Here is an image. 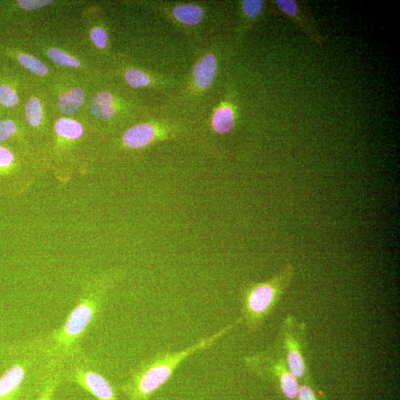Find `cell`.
<instances>
[{
  "label": "cell",
  "instance_id": "obj_1",
  "mask_svg": "<svg viewBox=\"0 0 400 400\" xmlns=\"http://www.w3.org/2000/svg\"><path fill=\"white\" fill-rule=\"evenodd\" d=\"M121 276V271L111 269L89 279L61 326L24 342L39 356L49 374L63 372L71 359L85 352L84 339L101 318L110 293Z\"/></svg>",
  "mask_w": 400,
  "mask_h": 400
},
{
  "label": "cell",
  "instance_id": "obj_2",
  "mask_svg": "<svg viewBox=\"0 0 400 400\" xmlns=\"http://www.w3.org/2000/svg\"><path fill=\"white\" fill-rule=\"evenodd\" d=\"M22 35L31 51L58 71L74 72L91 79L104 73L80 34L65 26H39L25 29Z\"/></svg>",
  "mask_w": 400,
  "mask_h": 400
},
{
  "label": "cell",
  "instance_id": "obj_3",
  "mask_svg": "<svg viewBox=\"0 0 400 400\" xmlns=\"http://www.w3.org/2000/svg\"><path fill=\"white\" fill-rule=\"evenodd\" d=\"M239 325H241V321L239 317L232 324L183 350L163 351L146 358L131 369L129 378L119 386V391L127 400H150L160 388L167 384L184 360L211 348L219 339Z\"/></svg>",
  "mask_w": 400,
  "mask_h": 400
},
{
  "label": "cell",
  "instance_id": "obj_4",
  "mask_svg": "<svg viewBox=\"0 0 400 400\" xmlns=\"http://www.w3.org/2000/svg\"><path fill=\"white\" fill-rule=\"evenodd\" d=\"M144 114L135 93L104 73L94 80L84 117L104 136L138 122Z\"/></svg>",
  "mask_w": 400,
  "mask_h": 400
},
{
  "label": "cell",
  "instance_id": "obj_5",
  "mask_svg": "<svg viewBox=\"0 0 400 400\" xmlns=\"http://www.w3.org/2000/svg\"><path fill=\"white\" fill-rule=\"evenodd\" d=\"M295 274L293 264L264 282H249L239 292L240 321L249 334L261 329L290 288Z\"/></svg>",
  "mask_w": 400,
  "mask_h": 400
},
{
  "label": "cell",
  "instance_id": "obj_6",
  "mask_svg": "<svg viewBox=\"0 0 400 400\" xmlns=\"http://www.w3.org/2000/svg\"><path fill=\"white\" fill-rule=\"evenodd\" d=\"M51 376L39 356L21 342V351L0 375V400H32Z\"/></svg>",
  "mask_w": 400,
  "mask_h": 400
},
{
  "label": "cell",
  "instance_id": "obj_7",
  "mask_svg": "<svg viewBox=\"0 0 400 400\" xmlns=\"http://www.w3.org/2000/svg\"><path fill=\"white\" fill-rule=\"evenodd\" d=\"M271 346L284 359L299 383L311 382L307 326L304 322L293 314H286Z\"/></svg>",
  "mask_w": 400,
  "mask_h": 400
},
{
  "label": "cell",
  "instance_id": "obj_8",
  "mask_svg": "<svg viewBox=\"0 0 400 400\" xmlns=\"http://www.w3.org/2000/svg\"><path fill=\"white\" fill-rule=\"evenodd\" d=\"M94 80L74 72L57 70L46 85L55 116H84Z\"/></svg>",
  "mask_w": 400,
  "mask_h": 400
},
{
  "label": "cell",
  "instance_id": "obj_9",
  "mask_svg": "<svg viewBox=\"0 0 400 400\" xmlns=\"http://www.w3.org/2000/svg\"><path fill=\"white\" fill-rule=\"evenodd\" d=\"M96 131L84 117L56 116L49 141L43 151L44 157L54 162L71 161L81 151L88 139ZM102 136V135H101Z\"/></svg>",
  "mask_w": 400,
  "mask_h": 400
},
{
  "label": "cell",
  "instance_id": "obj_10",
  "mask_svg": "<svg viewBox=\"0 0 400 400\" xmlns=\"http://www.w3.org/2000/svg\"><path fill=\"white\" fill-rule=\"evenodd\" d=\"M20 116L30 143L32 139V146L34 140L43 142L44 150L49 141L56 117L46 84L33 80L26 94Z\"/></svg>",
  "mask_w": 400,
  "mask_h": 400
},
{
  "label": "cell",
  "instance_id": "obj_11",
  "mask_svg": "<svg viewBox=\"0 0 400 400\" xmlns=\"http://www.w3.org/2000/svg\"><path fill=\"white\" fill-rule=\"evenodd\" d=\"M244 364L249 371L274 384L286 399H297L299 383L284 359L271 346L263 351L245 356Z\"/></svg>",
  "mask_w": 400,
  "mask_h": 400
},
{
  "label": "cell",
  "instance_id": "obj_12",
  "mask_svg": "<svg viewBox=\"0 0 400 400\" xmlns=\"http://www.w3.org/2000/svg\"><path fill=\"white\" fill-rule=\"evenodd\" d=\"M62 376L65 381L83 389L97 400H119L111 383L85 352L70 360Z\"/></svg>",
  "mask_w": 400,
  "mask_h": 400
},
{
  "label": "cell",
  "instance_id": "obj_13",
  "mask_svg": "<svg viewBox=\"0 0 400 400\" xmlns=\"http://www.w3.org/2000/svg\"><path fill=\"white\" fill-rule=\"evenodd\" d=\"M0 57L10 61L31 77L48 84L57 70L44 59L36 55L23 35L9 40H0Z\"/></svg>",
  "mask_w": 400,
  "mask_h": 400
},
{
  "label": "cell",
  "instance_id": "obj_14",
  "mask_svg": "<svg viewBox=\"0 0 400 400\" xmlns=\"http://www.w3.org/2000/svg\"><path fill=\"white\" fill-rule=\"evenodd\" d=\"M12 64L0 66V109L4 116H20L27 91L33 80Z\"/></svg>",
  "mask_w": 400,
  "mask_h": 400
},
{
  "label": "cell",
  "instance_id": "obj_15",
  "mask_svg": "<svg viewBox=\"0 0 400 400\" xmlns=\"http://www.w3.org/2000/svg\"><path fill=\"white\" fill-rule=\"evenodd\" d=\"M172 133L167 126L140 119L122 131L116 140V146L124 151L142 150L169 139Z\"/></svg>",
  "mask_w": 400,
  "mask_h": 400
},
{
  "label": "cell",
  "instance_id": "obj_16",
  "mask_svg": "<svg viewBox=\"0 0 400 400\" xmlns=\"http://www.w3.org/2000/svg\"><path fill=\"white\" fill-rule=\"evenodd\" d=\"M80 36L90 53L104 67L113 56L109 29L104 19L92 13L86 15Z\"/></svg>",
  "mask_w": 400,
  "mask_h": 400
},
{
  "label": "cell",
  "instance_id": "obj_17",
  "mask_svg": "<svg viewBox=\"0 0 400 400\" xmlns=\"http://www.w3.org/2000/svg\"><path fill=\"white\" fill-rule=\"evenodd\" d=\"M274 4L280 12L301 29L314 44L318 46L324 44V37L317 29L313 15L305 5L295 0H274Z\"/></svg>",
  "mask_w": 400,
  "mask_h": 400
},
{
  "label": "cell",
  "instance_id": "obj_18",
  "mask_svg": "<svg viewBox=\"0 0 400 400\" xmlns=\"http://www.w3.org/2000/svg\"><path fill=\"white\" fill-rule=\"evenodd\" d=\"M218 59L213 52L206 53L194 66L191 86L196 92H204L211 88L218 71Z\"/></svg>",
  "mask_w": 400,
  "mask_h": 400
},
{
  "label": "cell",
  "instance_id": "obj_19",
  "mask_svg": "<svg viewBox=\"0 0 400 400\" xmlns=\"http://www.w3.org/2000/svg\"><path fill=\"white\" fill-rule=\"evenodd\" d=\"M237 119V107L231 97L224 100L213 111L210 120L213 131L219 135L231 133Z\"/></svg>",
  "mask_w": 400,
  "mask_h": 400
},
{
  "label": "cell",
  "instance_id": "obj_20",
  "mask_svg": "<svg viewBox=\"0 0 400 400\" xmlns=\"http://www.w3.org/2000/svg\"><path fill=\"white\" fill-rule=\"evenodd\" d=\"M173 21L184 27H195L204 21V8L194 3L179 4L166 9Z\"/></svg>",
  "mask_w": 400,
  "mask_h": 400
},
{
  "label": "cell",
  "instance_id": "obj_21",
  "mask_svg": "<svg viewBox=\"0 0 400 400\" xmlns=\"http://www.w3.org/2000/svg\"><path fill=\"white\" fill-rule=\"evenodd\" d=\"M12 139L31 144L21 116H4L0 119V144Z\"/></svg>",
  "mask_w": 400,
  "mask_h": 400
},
{
  "label": "cell",
  "instance_id": "obj_22",
  "mask_svg": "<svg viewBox=\"0 0 400 400\" xmlns=\"http://www.w3.org/2000/svg\"><path fill=\"white\" fill-rule=\"evenodd\" d=\"M240 12L242 16V25L240 29L239 39L243 38L260 16L264 13L266 2L263 0H243L240 2Z\"/></svg>",
  "mask_w": 400,
  "mask_h": 400
},
{
  "label": "cell",
  "instance_id": "obj_23",
  "mask_svg": "<svg viewBox=\"0 0 400 400\" xmlns=\"http://www.w3.org/2000/svg\"><path fill=\"white\" fill-rule=\"evenodd\" d=\"M62 373L56 372L53 374L42 391L32 400H53L58 386L64 381Z\"/></svg>",
  "mask_w": 400,
  "mask_h": 400
},
{
  "label": "cell",
  "instance_id": "obj_24",
  "mask_svg": "<svg viewBox=\"0 0 400 400\" xmlns=\"http://www.w3.org/2000/svg\"><path fill=\"white\" fill-rule=\"evenodd\" d=\"M17 163L16 153L9 147L0 144V172H7Z\"/></svg>",
  "mask_w": 400,
  "mask_h": 400
},
{
  "label": "cell",
  "instance_id": "obj_25",
  "mask_svg": "<svg viewBox=\"0 0 400 400\" xmlns=\"http://www.w3.org/2000/svg\"><path fill=\"white\" fill-rule=\"evenodd\" d=\"M21 351V343L0 344V367L7 366Z\"/></svg>",
  "mask_w": 400,
  "mask_h": 400
},
{
  "label": "cell",
  "instance_id": "obj_26",
  "mask_svg": "<svg viewBox=\"0 0 400 400\" xmlns=\"http://www.w3.org/2000/svg\"><path fill=\"white\" fill-rule=\"evenodd\" d=\"M297 400H319L310 382L299 385Z\"/></svg>",
  "mask_w": 400,
  "mask_h": 400
},
{
  "label": "cell",
  "instance_id": "obj_27",
  "mask_svg": "<svg viewBox=\"0 0 400 400\" xmlns=\"http://www.w3.org/2000/svg\"><path fill=\"white\" fill-rule=\"evenodd\" d=\"M3 116H4V114L1 109H0V119H1Z\"/></svg>",
  "mask_w": 400,
  "mask_h": 400
}]
</instances>
